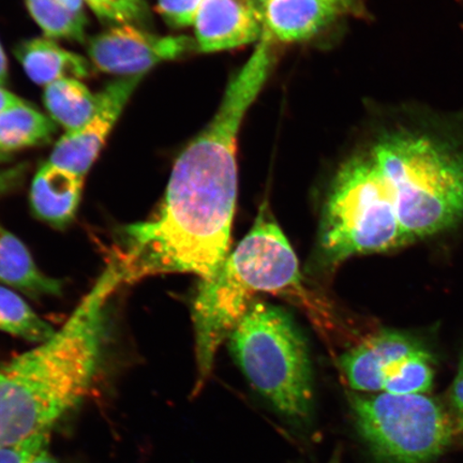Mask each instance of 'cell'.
<instances>
[{
    "label": "cell",
    "instance_id": "cell-1",
    "mask_svg": "<svg viewBox=\"0 0 463 463\" xmlns=\"http://www.w3.org/2000/svg\"><path fill=\"white\" fill-rule=\"evenodd\" d=\"M274 61L264 46L254 49L231 80L215 118L179 155L157 212L121 230L114 256L125 283L177 273L205 281L227 259L239 184L237 137Z\"/></svg>",
    "mask_w": 463,
    "mask_h": 463
},
{
    "label": "cell",
    "instance_id": "cell-2",
    "mask_svg": "<svg viewBox=\"0 0 463 463\" xmlns=\"http://www.w3.org/2000/svg\"><path fill=\"white\" fill-rule=\"evenodd\" d=\"M124 283L113 256L53 337L0 367V448L51 432L83 402L102 362L109 300Z\"/></svg>",
    "mask_w": 463,
    "mask_h": 463
},
{
    "label": "cell",
    "instance_id": "cell-3",
    "mask_svg": "<svg viewBox=\"0 0 463 463\" xmlns=\"http://www.w3.org/2000/svg\"><path fill=\"white\" fill-rule=\"evenodd\" d=\"M299 263L269 211L260 206L253 227L217 273L200 281L193 305L198 379L194 395L213 372L219 346L245 316L258 293H283L299 288Z\"/></svg>",
    "mask_w": 463,
    "mask_h": 463
},
{
    "label": "cell",
    "instance_id": "cell-4",
    "mask_svg": "<svg viewBox=\"0 0 463 463\" xmlns=\"http://www.w3.org/2000/svg\"><path fill=\"white\" fill-rule=\"evenodd\" d=\"M370 149L411 241L462 222V138L428 126L402 127L385 133Z\"/></svg>",
    "mask_w": 463,
    "mask_h": 463
},
{
    "label": "cell",
    "instance_id": "cell-5",
    "mask_svg": "<svg viewBox=\"0 0 463 463\" xmlns=\"http://www.w3.org/2000/svg\"><path fill=\"white\" fill-rule=\"evenodd\" d=\"M232 355L260 395L289 418L312 402L308 346L286 310L254 299L228 338Z\"/></svg>",
    "mask_w": 463,
    "mask_h": 463
},
{
    "label": "cell",
    "instance_id": "cell-6",
    "mask_svg": "<svg viewBox=\"0 0 463 463\" xmlns=\"http://www.w3.org/2000/svg\"><path fill=\"white\" fill-rule=\"evenodd\" d=\"M408 242L389 184L368 148L346 161L334 179L320 229L323 257L338 264Z\"/></svg>",
    "mask_w": 463,
    "mask_h": 463
},
{
    "label": "cell",
    "instance_id": "cell-7",
    "mask_svg": "<svg viewBox=\"0 0 463 463\" xmlns=\"http://www.w3.org/2000/svg\"><path fill=\"white\" fill-rule=\"evenodd\" d=\"M356 425L380 458L390 463H428L447 449V415L424 393L352 395Z\"/></svg>",
    "mask_w": 463,
    "mask_h": 463
},
{
    "label": "cell",
    "instance_id": "cell-8",
    "mask_svg": "<svg viewBox=\"0 0 463 463\" xmlns=\"http://www.w3.org/2000/svg\"><path fill=\"white\" fill-rule=\"evenodd\" d=\"M194 45L188 37H164L133 24L115 25L90 40L89 56L98 71L127 78L177 60Z\"/></svg>",
    "mask_w": 463,
    "mask_h": 463
},
{
    "label": "cell",
    "instance_id": "cell-9",
    "mask_svg": "<svg viewBox=\"0 0 463 463\" xmlns=\"http://www.w3.org/2000/svg\"><path fill=\"white\" fill-rule=\"evenodd\" d=\"M144 75L121 78L104 87L97 94L94 116L82 128L66 132L58 140L49 162L85 178Z\"/></svg>",
    "mask_w": 463,
    "mask_h": 463
},
{
    "label": "cell",
    "instance_id": "cell-10",
    "mask_svg": "<svg viewBox=\"0 0 463 463\" xmlns=\"http://www.w3.org/2000/svg\"><path fill=\"white\" fill-rule=\"evenodd\" d=\"M426 351L419 341L397 332H382L341 357L346 381L363 393L385 392L408 363Z\"/></svg>",
    "mask_w": 463,
    "mask_h": 463
},
{
    "label": "cell",
    "instance_id": "cell-11",
    "mask_svg": "<svg viewBox=\"0 0 463 463\" xmlns=\"http://www.w3.org/2000/svg\"><path fill=\"white\" fill-rule=\"evenodd\" d=\"M193 26L196 48L204 53L259 43L264 34L258 0H205Z\"/></svg>",
    "mask_w": 463,
    "mask_h": 463
},
{
    "label": "cell",
    "instance_id": "cell-12",
    "mask_svg": "<svg viewBox=\"0 0 463 463\" xmlns=\"http://www.w3.org/2000/svg\"><path fill=\"white\" fill-rule=\"evenodd\" d=\"M264 31L275 42L299 43L317 36L347 14L363 11V0H269L262 5Z\"/></svg>",
    "mask_w": 463,
    "mask_h": 463
},
{
    "label": "cell",
    "instance_id": "cell-13",
    "mask_svg": "<svg viewBox=\"0 0 463 463\" xmlns=\"http://www.w3.org/2000/svg\"><path fill=\"white\" fill-rule=\"evenodd\" d=\"M84 177L46 161L34 175L31 205L43 222L61 229L77 215Z\"/></svg>",
    "mask_w": 463,
    "mask_h": 463
},
{
    "label": "cell",
    "instance_id": "cell-14",
    "mask_svg": "<svg viewBox=\"0 0 463 463\" xmlns=\"http://www.w3.org/2000/svg\"><path fill=\"white\" fill-rule=\"evenodd\" d=\"M14 55L28 78L40 86L63 79H86L91 72L90 62L85 57L49 38L26 40L16 46Z\"/></svg>",
    "mask_w": 463,
    "mask_h": 463
},
{
    "label": "cell",
    "instance_id": "cell-15",
    "mask_svg": "<svg viewBox=\"0 0 463 463\" xmlns=\"http://www.w3.org/2000/svg\"><path fill=\"white\" fill-rule=\"evenodd\" d=\"M0 283L36 298L56 297L62 291V283L43 274L26 246L3 227H0Z\"/></svg>",
    "mask_w": 463,
    "mask_h": 463
},
{
    "label": "cell",
    "instance_id": "cell-16",
    "mask_svg": "<svg viewBox=\"0 0 463 463\" xmlns=\"http://www.w3.org/2000/svg\"><path fill=\"white\" fill-rule=\"evenodd\" d=\"M43 101L50 118L71 133L82 128L94 116L98 95L80 80L63 79L44 87Z\"/></svg>",
    "mask_w": 463,
    "mask_h": 463
},
{
    "label": "cell",
    "instance_id": "cell-17",
    "mask_svg": "<svg viewBox=\"0 0 463 463\" xmlns=\"http://www.w3.org/2000/svg\"><path fill=\"white\" fill-rule=\"evenodd\" d=\"M57 131L53 119L24 102L0 114V152L48 144Z\"/></svg>",
    "mask_w": 463,
    "mask_h": 463
},
{
    "label": "cell",
    "instance_id": "cell-18",
    "mask_svg": "<svg viewBox=\"0 0 463 463\" xmlns=\"http://www.w3.org/2000/svg\"><path fill=\"white\" fill-rule=\"evenodd\" d=\"M0 331L39 345L56 333L24 299L4 287H0Z\"/></svg>",
    "mask_w": 463,
    "mask_h": 463
},
{
    "label": "cell",
    "instance_id": "cell-19",
    "mask_svg": "<svg viewBox=\"0 0 463 463\" xmlns=\"http://www.w3.org/2000/svg\"><path fill=\"white\" fill-rule=\"evenodd\" d=\"M29 14L42 28L45 38L85 42V26L74 19L56 0H25Z\"/></svg>",
    "mask_w": 463,
    "mask_h": 463
},
{
    "label": "cell",
    "instance_id": "cell-20",
    "mask_svg": "<svg viewBox=\"0 0 463 463\" xmlns=\"http://www.w3.org/2000/svg\"><path fill=\"white\" fill-rule=\"evenodd\" d=\"M98 19L109 24H141L149 17L145 0H84Z\"/></svg>",
    "mask_w": 463,
    "mask_h": 463
},
{
    "label": "cell",
    "instance_id": "cell-21",
    "mask_svg": "<svg viewBox=\"0 0 463 463\" xmlns=\"http://www.w3.org/2000/svg\"><path fill=\"white\" fill-rule=\"evenodd\" d=\"M205 0H158V13L170 26H193L196 14Z\"/></svg>",
    "mask_w": 463,
    "mask_h": 463
},
{
    "label": "cell",
    "instance_id": "cell-22",
    "mask_svg": "<svg viewBox=\"0 0 463 463\" xmlns=\"http://www.w3.org/2000/svg\"><path fill=\"white\" fill-rule=\"evenodd\" d=\"M51 432L40 434L13 447L0 448V463H29L40 450L48 448Z\"/></svg>",
    "mask_w": 463,
    "mask_h": 463
},
{
    "label": "cell",
    "instance_id": "cell-23",
    "mask_svg": "<svg viewBox=\"0 0 463 463\" xmlns=\"http://www.w3.org/2000/svg\"><path fill=\"white\" fill-rule=\"evenodd\" d=\"M27 172L25 164L16 165L0 170V196L7 194L11 190L20 186Z\"/></svg>",
    "mask_w": 463,
    "mask_h": 463
},
{
    "label": "cell",
    "instance_id": "cell-24",
    "mask_svg": "<svg viewBox=\"0 0 463 463\" xmlns=\"http://www.w3.org/2000/svg\"><path fill=\"white\" fill-rule=\"evenodd\" d=\"M451 401H453L457 412H458L463 430V358L455 378L453 390H451Z\"/></svg>",
    "mask_w": 463,
    "mask_h": 463
},
{
    "label": "cell",
    "instance_id": "cell-25",
    "mask_svg": "<svg viewBox=\"0 0 463 463\" xmlns=\"http://www.w3.org/2000/svg\"><path fill=\"white\" fill-rule=\"evenodd\" d=\"M63 9L71 14L80 24L86 25L87 19L84 10V0H56Z\"/></svg>",
    "mask_w": 463,
    "mask_h": 463
},
{
    "label": "cell",
    "instance_id": "cell-26",
    "mask_svg": "<svg viewBox=\"0 0 463 463\" xmlns=\"http://www.w3.org/2000/svg\"><path fill=\"white\" fill-rule=\"evenodd\" d=\"M25 101L21 99L20 97L15 96L13 92L5 90L3 86H0V114L10 108L19 106V104L24 103Z\"/></svg>",
    "mask_w": 463,
    "mask_h": 463
},
{
    "label": "cell",
    "instance_id": "cell-27",
    "mask_svg": "<svg viewBox=\"0 0 463 463\" xmlns=\"http://www.w3.org/2000/svg\"><path fill=\"white\" fill-rule=\"evenodd\" d=\"M8 79V62L2 44H0V86H4Z\"/></svg>",
    "mask_w": 463,
    "mask_h": 463
},
{
    "label": "cell",
    "instance_id": "cell-28",
    "mask_svg": "<svg viewBox=\"0 0 463 463\" xmlns=\"http://www.w3.org/2000/svg\"><path fill=\"white\" fill-rule=\"evenodd\" d=\"M29 463H60L56 460L55 457L52 456L49 451V447L39 451Z\"/></svg>",
    "mask_w": 463,
    "mask_h": 463
},
{
    "label": "cell",
    "instance_id": "cell-29",
    "mask_svg": "<svg viewBox=\"0 0 463 463\" xmlns=\"http://www.w3.org/2000/svg\"><path fill=\"white\" fill-rule=\"evenodd\" d=\"M11 160V155L5 154L4 152H0V164H3V162H8Z\"/></svg>",
    "mask_w": 463,
    "mask_h": 463
},
{
    "label": "cell",
    "instance_id": "cell-30",
    "mask_svg": "<svg viewBox=\"0 0 463 463\" xmlns=\"http://www.w3.org/2000/svg\"><path fill=\"white\" fill-rule=\"evenodd\" d=\"M266 2H269V0H259L260 7V5H262L263 4H265Z\"/></svg>",
    "mask_w": 463,
    "mask_h": 463
}]
</instances>
